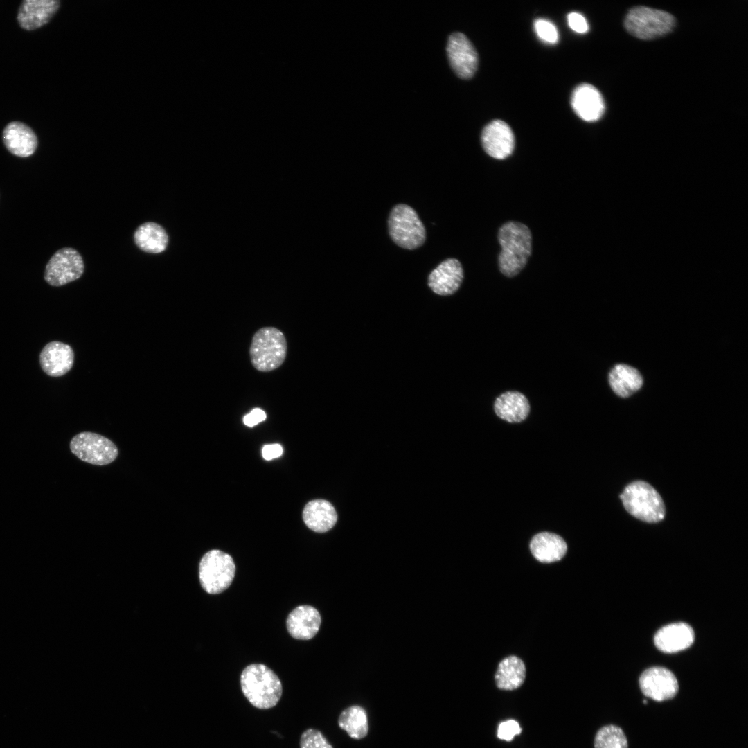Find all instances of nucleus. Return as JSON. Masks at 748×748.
Listing matches in <instances>:
<instances>
[{
	"instance_id": "obj_1",
	"label": "nucleus",
	"mask_w": 748,
	"mask_h": 748,
	"mask_svg": "<svg viewBox=\"0 0 748 748\" xmlns=\"http://www.w3.org/2000/svg\"><path fill=\"white\" fill-rule=\"evenodd\" d=\"M501 251L498 257L501 272L513 277L525 267L532 251V235L530 229L519 222L504 224L498 231Z\"/></svg>"
},
{
	"instance_id": "obj_2",
	"label": "nucleus",
	"mask_w": 748,
	"mask_h": 748,
	"mask_svg": "<svg viewBox=\"0 0 748 748\" xmlns=\"http://www.w3.org/2000/svg\"><path fill=\"white\" fill-rule=\"evenodd\" d=\"M242 691L254 707L269 709L279 702L283 686L277 675L266 665L253 664L247 666L240 675Z\"/></svg>"
},
{
	"instance_id": "obj_3",
	"label": "nucleus",
	"mask_w": 748,
	"mask_h": 748,
	"mask_svg": "<svg viewBox=\"0 0 748 748\" xmlns=\"http://www.w3.org/2000/svg\"><path fill=\"white\" fill-rule=\"evenodd\" d=\"M287 350L284 334L275 327H263L252 337L249 348L251 362L259 371H271L283 364Z\"/></svg>"
},
{
	"instance_id": "obj_4",
	"label": "nucleus",
	"mask_w": 748,
	"mask_h": 748,
	"mask_svg": "<svg viewBox=\"0 0 748 748\" xmlns=\"http://www.w3.org/2000/svg\"><path fill=\"white\" fill-rule=\"evenodd\" d=\"M620 497L625 510L643 522L656 523L664 518L665 506L660 495L645 481L630 483Z\"/></svg>"
},
{
	"instance_id": "obj_5",
	"label": "nucleus",
	"mask_w": 748,
	"mask_h": 748,
	"mask_svg": "<svg viewBox=\"0 0 748 748\" xmlns=\"http://www.w3.org/2000/svg\"><path fill=\"white\" fill-rule=\"evenodd\" d=\"M675 26V19L670 13L649 7L636 6L627 13L624 26L626 30L641 39H652L670 33Z\"/></svg>"
},
{
	"instance_id": "obj_6",
	"label": "nucleus",
	"mask_w": 748,
	"mask_h": 748,
	"mask_svg": "<svg viewBox=\"0 0 748 748\" xmlns=\"http://www.w3.org/2000/svg\"><path fill=\"white\" fill-rule=\"evenodd\" d=\"M235 565L232 557L220 550L206 553L199 565V578L203 589L211 594L225 591L232 583Z\"/></svg>"
},
{
	"instance_id": "obj_7",
	"label": "nucleus",
	"mask_w": 748,
	"mask_h": 748,
	"mask_svg": "<svg viewBox=\"0 0 748 748\" xmlns=\"http://www.w3.org/2000/svg\"><path fill=\"white\" fill-rule=\"evenodd\" d=\"M389 235L402 248L415 249L422 246L426 239V231L416 211L407 204H398L390 213Z\"/></svg>"
},
{
	"instance_id": "obj_8",
	"label": "nucleus",
	"mask_w": 748,
	"mask_h": 748,
	"mask_svg": "<svg viewBox=\"0 0 748 748\" xmlns=\"http://www.w3.org/2000/svg\"><path fill=\"white\" fill-rule=\"evenodd\" d=\"M70 449L81 461L96 465L112 463L118 454L116 445L111 440L91 431L74 436L70 442Z\"/></svg>"
},
{
	"instance_id": "obj_9",
	"label": "nucleus",
	"mask_w": 748,
	"mask_h": 748,
	"mask_svg": "<svg viewBox=\"0 0 748 748\" xmlns=\"http://www.w3.org/2000/svg\"><path fill=\"white\" fill-rule=\"evenodd\" d=\"M84 269L80 253L64 247L57 250L47 262L44 278L51 286L60 287L80 278Z\"/></svg>"
},
{
	"instance_id": "obj_10",
	"label": "nucleus",
	"mask_w": 748,
	"mask_h": 748,
	"mask_svg": "<svg viewBox=\"0 0 748 748\" xmlns=\"http://www.w3.org/2000/svg\"><path fill=\"white\" fill-rule=\"evenodd\" d=\"M447 54L455 73L461 78H471L478 66L477 53L468 38L461 33H454L448 38Z\"/></svg>"
},
{
	"instance_id": "obj_11",
	"label": "nucleus",
	"mask_w": 748,
	"mask_h": 748,
	"mask_svg": "<svg viewBox=\"0 0 748 748\" xmlns=\"http://www.w3.org/2000/svg\"><path fill=\"white\" fill-rule=\"evenodd\" d=\"M639 686L644 695L658 702L673 698L679 690L675 675L663 667H652L643 672Z\"/></svg>"
},
{
	"instance_id": "obj_12",
	"label": "nucleus",
	"mask_w": 748,
	"mask_h": 748,
	"mask_svg": "<svg viewBox=\"0 0 748 748\" xmlns=\"http://www.w3.org/2000/svg\"><path fill=\"white\" fill-rule=\"evenodd\" d=\"M481 141L485 152L497 159L507 158L515 148L513 132L510 127L501 120H494L485 126Z\"/></svg>"
},
{
	"instance_id": "obj_13",
	"label": "nucleus",
	"mask_w": 748,
	"mask_h": 748,
	"mask_svg": "<svg viewBox=\"0 0 748 748\" xmlns=\"http://www.w3.org/2000/svg\"><path fill=\"white\" fill-rule=\"evenodd\" d=\"M74 352L63 342L54 341L48 343L39 354V364L43 371L51 377H61L73 367Z\"/></svg>"
},
{
	"instance_id": "obj_14",
	"label": "nucleus",
	"mask_w": 748,
	"mask_h": 748,
	"mask_svg": "<svg viewBox=\"0 0 748 748\" xmlns=\"http://www.w3.org/2000/svg\"><path fill=\"white\" fill-rule=\"evenodd\" d=\"M463 279V269L460 262L449 258L439 264L429 275L428 285L436 294L448 296L455 293Z\"/></svg>"
},
{
	"instance_id": "obj_15",
	"label": "nucleus",
	"mask_w": 748,
	"mask_h": 748,
	"mask_svg": "<svg viewBox=\"0 0 748 748\" xmlns=\"http://www.w3.org/2000/svg\"><path fill=\"white\" fill-rule=\"evenodd\" d=\"M571 103L575 113L585 121H596L605 111V103L600 91L589 84H581L573 90Z\"/></svg>"
},
{
	"instance_id": "obj_16",
	"label": "nucleus",
	"mask_w": 748,
	"mask_h": 748,
	"mask_svg": "<svg viewBox=\"0 0 748 748\" xmlns=\"http://www.w3.org/2000/svg\"><path fill=\"white\" fill-rule=\"evenodd\" d=\"M60 6L57 0H26L19 9L17 20L27 30L37 29L51 19Z\"/></svg>"
},
{
	"instance_id": "obj_17",
	"label": "nucleus",
	"mask_w": 748,
	"mask_h": 748,
	"mask_svg": "<svg viewBox=\"0 0 748 748\" xmlns=\"http://www.w3.org/2000/svg\"><path fill=\"white\" fill-rule=\"evenodd\" d=\"M321 619L319 612L310 605H300L294 609L287 618V628L294 639L308 640L318 632Z\"/></svg>"
},
{
	"instance_id": "obj_18",
	"label": "nucleus",
	"mask_w": 748,
	"mask_h": 748,
	"mask_svg": "<svg viewBox=\"0 0 748 748\" xmlns=\"http://www.w3.org/2000/svg\"><path fill=\"white\" fill-rule=\"evenodd\" d=\"M6 148L12 154L20 157L32 155L37 147V139L34 132L21 122H11L3 132Z\"/></svg>"
},
{
	"instance_id": "obj_19",
	"label": "nucleus",
	"mask_w": 748,
	"mask_h": 748,
	"mask_svg": "<svg viewBox=\"0 0 748 748\" xmlns=\"http://www.w3.org/2000/svg\"><path fill=\"white\" fill-rule=\"evenodd\" d=\"M656 647L663 652L673 653L690 647L694 641V632L684 623L669 624L661 627L654 636Z\"/></svg>"
},
{
	"instance_id": "obj_20",
	"label": "nucleus",
	"mask_w": 748,
	"mask_h": 748,
	"mask_svg": "<svg viewBox=\"0 0 748 748\" xmlns=\"http://www.w3.org/2000/svg\"><path fill=\"white\" fill-rule=\"evenodd\" d=\"M533 557L542 563H551L561 560L566 554L567 545L558 535L542 532L535 535L530 543Z\"/></svg>"
},
{
	"instance_id": "obj_21",
	"label": "nucleus",
	"mask_w": 748,
	"mask_h": 748,
	"mask_svg": "<svg viewBox=\"0 0 748 748\" xmlns=\"http://www.w3.org/2000/svg\"><path fill=\"white\" fill-rule=\"evenodd\" d=\"M303 519L311 530L324 533L336 524L337 514L333 506L324 499L309 501L303 510Z\"/></svg>"
},
{
	"instance_id": "obj_22",
	"label": "nucleus",
	"mask_w": 748,
	"mask_h": 748,
	"mask_svg": "<svg viewBox=\"0 0 748 748\" xmlns=\"http://www.w3.org/2000/svg\"><path fill=\"white\" fill-rule=\"evenodd\" d=\"M494 409L497 416L502 420L509 422H519L527 418L530 404L522 393L508 391L495 400Z\"/></svg>"
},
{
	"instance_id": "obj_23",
	"label": "nucleus",
	"mask_w": 748,
	"mask_h": 748,
	"mask_svg": "<svg viewBox=\"0 0 748 748\" xmlns=\"http://www.w3.org/2000/svg\"><path fill=\"white\" fill-rule=\"evenodd\" d=\"M133 237L138 248L149 253L164 251L169 240L168 235L163 227L153 222H147L139 226Z\"/></svg>"
},
{
	"instance_id": "obj_24",
	"label": "nucleus",
	"mask_w": 748,
	"mask_h": 748,
	"mask_svg": "<svg viewBox=\"0 0 748 748\" xmlns=\"http://www.w3.org/2000/svg\"><path fill=\"white\" fill-rule=\"evenodd\" d=\"M609 382L616 395L627 398L641 388L643 378L637 369L626 364H617L609 373Z\"/></svg>"
},
{
	"instance_id": "obj_25",
	"label": "nucleus",
	"mask_w": 748,
	"mask_h": 748,
	"mask_svg": "<svg viewBox=\"0 0 748 748\" xmlns=\"http://www.w3.org/2000/svg\"><path fill=\"white\" fill-rule=\"evenodd\" d=\"M525 677L526 668L523 661L516 656H509L499 663L495 680L498 688L512 691L522 686Z\"/></svg>"
},
{
	"instance_id": "obj_26",
	"label": "nucleus",
	"mask_w": 748,
	"mask_h": 748,
	"mask_svg": "<svg viewBox=\"0 0 748 748\" xmlns=\"http://www.w3.org/2000/svg\"><path fill=\"white\" fill-rule=\"evenodd\" d=\"M339 727L355 740L366 736L368 723L365 709L358 705H353L344 709L338 718Z\"/></svg>"
},
{
	"instance_id": "obj_27",
	"label": "nucleus",
	"mask_w": 748,
	"mask_h": 748,
	"mask_svg": "<svg viewBox=\"0 0 748 748\" xmlns=\"http://www.w3.org/2000/svg\"><path fill=\"white\" fill-rule=\"evenodd\" d=\"M627 740L623 731L616 725L600 728L594 738V748H627Z\"/></svg>"
},
{
	"instance_id": "obj_28",
	"label": "nucleus",
	"mask_w": 748,
	"mask_h": 748,
	"mask_svg": "<svg viewBox=\"0 0 748 748\" xmlns=\"http://www.w3.org/2000/svg\"><path fill=\"white\" fill-rule=\"evenodd\" d=\"M300 748H333L323 733L317 729L304 731L299 740Z\"/></svg>"
},
{
	"instance_id": "obj_29",
	"label": "nucleus",
	"mask_w": 748,
	"mask_h": 748,
	"mask_svg": "<svg viewBox=\"0 0 748 748\" xmlns=\"http://www.w3.org/2000/svg\"><path fill=\"white\" fill-rule=\"evenodd\" d=\"M534 29L538 37L546 43L555 44L558 40L556 27L546 19H536L534 22Z\"/></svg>"
},
{
	"instance_id": "obj_30",
	"label": "nucleus",
	"mask_w": 748,
	"mask_h": 748,
	"mask_svg": "<svg viewBox=\"0 0 748 748\" xmlns=\"http://www.w3.org/2000/svg\"><path fill=\"white\" fill-rule=\"evenodd\" d=\"M521 731L522 729L517 721L509 720L501 722L499 725L497 736L499 739L510 741L515 736L519 734Z\"/></svg>"
},
{
	"instance_id": "obj_31",
	"label": "nucleus",
	"mask_w": 748,
	"mask_h": 748,
	"mask_svg": "<svg viewBox=\"0 0 748 748\" xmlns=\"http://www.w3.org/2000/svg\"><path fill=\"white\" fill-rule=\"evenodd\" d=\"M568 24L570 28L576 33H585L589 30V26L585 18L578 12H571L567 17Z\"/></svg>"
},
{
	"instance_id": "obj_32",
	"label": "nucleus",
	"mask_w": 748,
	"mask_h": 748,
	"mask_svg": "<svg viewBox=\"0 0 748 748\" xmlns=\"http://www.w3.org/2000/svg\"><path fill=\"white\" fill-rule=\"evenodd\" d=\"M266 418V413L263 410L256 408L249 413L244 416L243 418V422L248 427H253L259 422L264 421Z\"/></svg>"
},
{
	"instance_id": "obj_33",
	"label": "nucleus",
	"mask_w": 748,
	"mask_h": 748,
	"mask_svg": "<svg viewBox=\"0 0 748 748\" xmlns=\"http://www.w3.org/2000/svg\"><path fill=\"white\" fill-rule=\"evenodd\" d=\"M283 449L279 444L266 445L262 447V457L267 461L280 456Z\"/></svg>"
}]
</instances>
